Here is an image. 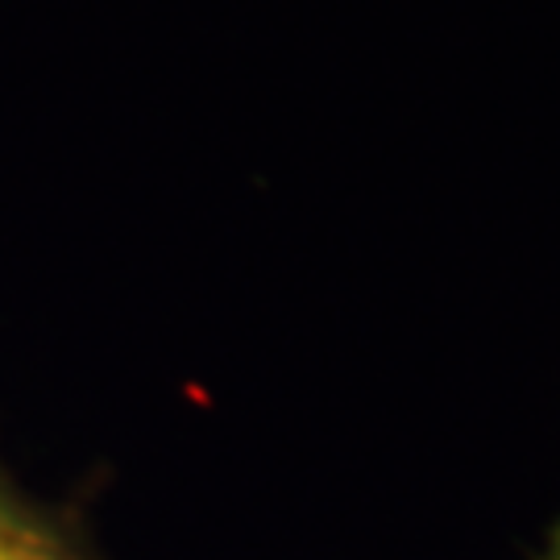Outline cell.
<instances>
[{"instance_id": "6da1fadb", "label": "cell", "mask_w": 560, "mask_h": 560, "mask_svg": "<svg viewBox=\"0 0 560 560\" xmlns=\"http://www.w3.org/2000/svg\"><path fill=\"white\" fill-rule=\"evenodd\" d=\"M0 560H96L88 523L71 506H42L0 465Z\"/></svg>"}, {"instance_id": "7a4b0ae2", "label": "cell", "mask_w": 560, "mask_h": 560, "mask_svg": "<svg viewBox=\"0 0 560 560\" xmlns=\"http://www.w3.org/2000/svg\"><path fill=\"white\" fill-rule=\"evenodd\" d=\"M532 560H560V520H552V527H548V536H544L540 552Z\"/></svg>"}]
</instances>
